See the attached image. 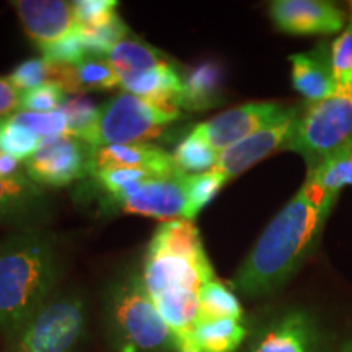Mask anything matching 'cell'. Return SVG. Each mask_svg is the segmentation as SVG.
<instances>
[{"instance_id":"6da1fadb","label":"cell","mask_w":352,"mask_h":352,"mask_svg":"<svg viewBox=\"0 0 352 352\" xmlns=\"http://www.w3.org/2000/svg\"><path fill=\"white\" fill-rule=\"evenodd\" d=\"M336 197L307 176L241 263L232 279L233 289L248 298L279 292L311 254Z\"/></svg>"},{"instance_id":"7a4b0ae2","label":"cell","mask_w":352,"mask_h":352,"mask_svg":"<svg viewBox=\"0 0 352 352\" xmlns=\"http://www.w3.org/2000/svg\"><path fill=\"white\" fill-rule=\"evenodd\" d=\"M140 271L158 314L182 349L189 347L199 310V290L215 279L195 223L186 219L160 223L148 241Z\"/></svg>"},{"instance_id":"3957f363","label":"cell","mask_w":352,"mask_h":352,"mask_svg":"<svg viewBox=\"0 0 352 352\" xmlns=\"http://www.w3.org/2000/svg\"><path fill=\"white\" fill-rule=\"evenodd\" d=\"M63 254L51 233L32 228L0 243V334L15 338L56 296Z\"/></svg>"},{"instance_id":"277c9868","label":"cell","mask_w":352,"mask_h":352,"mask_svg":"<svg viewBox=\"0 0 352 352\" xmlns=\"http://www.w3.org/2000/svg\"><path fill=\"white\" fill-rule=\"evenodd\" d=\"M103 305L107 338L116 352L182 351L148 296L142 271L138 267L114 277L104 292Z\"/></svg>"},{"instance_id":"5b68a950","label":"cell","mask_w":352,"mask_h":352,"mask_svg":"<svg viewBox=\"0 0 352 352\" xmlns=\"http://www.w3.org/2000/svg\"><path fill=\"white\" fill-rule=\"evenodd\" d=\"M352 139V87L338 82L328 98L300 108L283 151L298 153L315 170Z\"/></svg>"},{"instance_id":"8992f818","label":"cell","mask_w":352,"mask_h":352,"mask_svg":"<svg viewBox=\"0 0 352 352\" xmlns=\"http://www.w3.org/2000/svg\"><path fill=\"white\" fill-rule=\"evenodd\" d=\"M107 57L127 94L140 96L157 107L179 109L183 72L164 51L129 34Z\"/></svg>"},{"instance_id":"52a82bcc","label":"cell","mask_w":352,"mask_h":352,"mask_svg":"<svg viewBox=\"0 0 352 352\" xmlns=\"http://www.w3.org/2000/svg\"><path fill=\"white\" fill-rule=\"evenodd\" d=\"M88 327V305L77 292L56 294L21 331L7 352H76Z\"/></svg>"},{"instance_id":"ba28073f","label":"cell","mask_w":352,"mask_h":352,"mask_svg":"<svg viewBox=\"0 0 352 352\" xmlns=\"http://www.w3.org/2000/svg\"><path fill=\"white\" fill-rule=\"evenodd\" d=\"M179 116L182 109L157 107L140 96L122 91L100 107L95 148L155 139Z\"/></svg>"},{"instance_id":"9c48e42d","label":"cell","mask_w":352,"mask_h":352,"mask_svg":"<svg viewBox=\"0 0 352 352\" xmlns=\"http://www.w3.org/2000/svg\"><path fill=\"white\" fill-rule=\"evenodd\" d=\"M184 179L186 173L182 170L171 175H151L126 184L113 195L94 196V199L107 214H138L168 222L184 215Z\"/></svg>"},{"instance_id":"30bf717a","label":"cell","mask_w":352,"mask_h":352,"mask_svg":"<svg viewBox=\"0 0 352 352\" xmlns=\"http://www.w3.org/2000/svg\"><path fill=\"white\" fill-rule=\"evenodd\" d=\"M241 352H331V338L314 311L294 307L264 320Z\"/></svg>"},{"instance_id":"8fae6325","label":"cell","mask_w":352,"mask_h":352,"mask_svg":"<svg viewBox=\"0 0 352 352\" xmlns=\"http://www.w3.org/2000/svg\"><path fill=\"white\" fill-rule=\"evenodd\" d=\"M95 148L72 134L44 142L25 162L26 176L41 188L59 189L91 176Z\"/></svg>"},{"instance_id":"7c38bea8","label":"cell","mask_w":352,"mask_h":352,"mask_svg":"<svg viewBox=\"0 0 352 352\" xmlns=\"http://www.w3.org/2000/svg\"><path fill=\"white\" fill-rule=\"evenodd\" d=\"M287 109L289 107L277 101H254L220 113L197 124L195 131L202 139L208 140L210 147L217 152H223L233 144L250 138L254 132L279 120Z\"/></svg>"},{"instance_id":"4fadbf2b","label":"cell","mask_w":352,"mask_h":352,"mask_svg":"<svg viewBox=\"0 0 352 352\" xmlns=\"http://www.w3.org/2000/svg\"><path fill=\"white\" fill-rule=\"evenodd\" d=\"M298 113H300L298 107H289L279 120L220 152L217 164L212 170L230 182L232 178H236L243 171L270 157L271 153L283 151L296 124Z\"/></svg>"},{"instance_id":"5bb4252c","label":"cell","mask_w":352,"mask_h":352,"mask_svg":"<svg viewBox=\"0 0 352 352\" xmlns=\"http://www.w3.org/2000/svg\"><path fill=\"white\" fill-rule=\"evenodd\" d=\"M270 16L277 30L297 36L340 33L347 21L346 12L328 0H274Z\"/></svg>"},{"instance_id":"9a60e30c","label":"cell","mask_w":352,"mask_h":352,"mask_svg":"<svg viewBox=\"0 0 352 352\" xmlns=\"http://www.w3.org/2000/svg\"><path fill=\"white\" fill-rule=\"evenodd\" d=\"M26 36L39 51L63 39L77 26L72 2L64 0H15L12 2Z\"/></svg>"},{"instance_id":"2e32d148","label":"cell","mask_w":352,"mask_h":352,"mask_svg":"<svg viewBox=\"0 0 352 352\" xmlns=\"http://www.w3.org/2000/svg\"><path fill=\"white\" fill-rule=\"evenodd\" d=\"M50 215V199L41 186L28 176L19 179L0 178V222L36 228Z\"/></svg>"},{"instance_id":"e0dca14e","label":"cell","mask_w":352,"mask_h":352,"mask_svg":"<svg viewBox=\"0 0 352 352\" xmlns=\"http://www.w3.org/2000/svg\"><path fill=\"white\" fill-rule=\"evenodd\" d=\"M292 85L307 103L328 98L336 90L338 80L333 72L331 47L318 44L315 51L298 52L289 57Z\"/></svg>"},{"instance_id":"ac0fdd59","label":"cell","mask_w":352,"mask_h":352,"mask_svg":"<svg viewBox=\"0 0 352 352\" xmlns=\"http://www.w3.org/2000/svg\"><path fill=\"white\" fill-rule=\"evenodd\" d=\"M107 168H140L157 175H171L179 170L171 153L147 142L95 148L91 175Z\"/></svg>"},{"instance_id":"d6986e66","label":"cell","mask_w":352,"mask_h":352,"mask_svg":"<svg viewBox=\"0 0 352 352\" xmlns=\"http://www.w3.org/2000/svg\"><path fill=\"white\" fill-rule=\"evenodd\" d=\"M226 69L215 59L202 60L183 72L178 107L183 111H208L223 101Z\"/></svg>"},{"instance_id":"ffe728a7","label":"cell","mask_w":352,"mask_h":352,"mask_svg":"<svg viewBox=\"0 0 352 352\" xmlns=\"http://www.w3.org/2000/svg\"><path fill=\"white\" fill-rule=\"evenodd\" d=\"M51 82L72 96L113 90L120 85V77L107 56L90 54L74 65L54 64Z\"/></svg>"},{"instance_id":"44dd1931","label":"cell","mask_w":352,"mask_h":352,"mask_svg":"<svg viewBox=\"0 0 352 352\" xmlns=\"http://www.w3.org/2000/svg\"><path fill=\"white\" fill-rule=\"evenodd\" d=\"M246 336L248 331L239 320L196 321L191 333V346L197 352H235Z\"/></svg>"},{"instance_id":"7402d4cb","label":"cell","mask_w":352,"mask_h":352,"mask_svg":"<svg viewBox=\"0 0 352 352\" xmlns=\"http://www.w3.org/2000/svg\"><path fill=\"white\" fill-rule=\"evenodd\" d=\"M232 318L241 321L243 308L235 294L220 280L214 279L199 290V310L196 321Z\"/></svg>"},{"instance_id":"603a6c76","label":"cell","mask_w":352,"mask_h":352,"mask_svg":"<svg viewBox=\"0 0 352 352\" xmlns=\"http://www.w3.org/2000/svg\"><path fill=\"white\" fill-rule=\"evenodd\" d=\"M307 176L331 195H340L342 188L352 186V139L315 170L307 171Z\"/></svg>"},{"instance_id":"cb8c5ba5","label":"cell","mask_w":352,"mask_h":352,"mask_svg":"<svg viewBox=\"0 0 352 352\" xmlns=\"http://www.w3.org/2000/svg\"><path fill=\"white\" fill-rule=\"evenodd\" d=\"M60 111L67 118V134L85 140L95 148L100 118V107H96L95 101L85 95L67 96Z\"/></svg>"},{"instance_id":"d4e9b609","label":"cell","mask_w":352,"mask_h":352,"mask_svg":"<svg viewBox=\"0 0 352 352\" xmlns=\"http://www.w3.org/2000/svg\"><path fill=\"white\" fill-rule=\"evenodd\" d=\"M220 152L209 145L206 139H202L197 132L192 129L186 138L179 140L175 152L171 153L176 166L186 175L204 173L212 170L217 164Z\"/></svg>"},{"instance_id":"484cf974","label":"cell","mask_w":352,"mask_h":352,"mask_svg":"<svg viewBox=\"0 0 352 352\" xmlns=\"http://www.w3.org/2000/svg\"><path fill=\"white\" fill-rule=\"evenodd\" d=\"M226 183L227 179L214 170L204 171V173L186 175V179H184L186 209H184L183 217L192 222L197 217V214L219 195L220 189L226 186Z\"/></svg>"},{"instance_id":"4316f807","label":"cell","mask_w":352,"mask_h":352,"mask_svg":"<svg viewBox=\"0 0 352 352\" xmlns=\"http://www.w3.org/2000/svg\"><path fill=\"white\" fill-rule=\"evenodd\" d=\"M83 41H85L88 51L94 56H108V52L121 43L122 39L129 36L131 32L127 25L121 20L120 15L113 16L111 20L104 21L98 26H78Z\"/></svg>"},{"instance_id":"83f0119b","label":"cell","mask_w":352,"mask_h":352,"mask_svg":"<svg viewBox=\"0 0 352 352\" xmlns=\"http://www.w3.org/2000/svg\"><path fill=\"white\" fill-rule=\"evenodd\" d=\"M43 145V140L34 135L26 127L16 124L12 118L0 120V152L19 158H26L33 155Z\"/></svg>"},{"instance_id":"f1b7e54d","label":"cell","mask_w":352,"mask_h":352,"mask_svg":"<svg viewBox=\"0 0 352 352\" xmlns=\"http://www.w3.org/2000/svg\"><path fill=\"white\" fill-rule=\"evenodd\" d=\"M12 121L16 124L26 127L32 131L34 135L44 142L59 138V135L67 134V118L60 111L52 113H32V111H19L13 114Z\"/></svg>"},{"instance_id":"f546056e","label":"cell","mask_w":352,"mask_h":352,"mask_svg":"<svg viewBox=\"0 0 352 352\" xmlns=\"http://www.w3.org/2000/svg\"><path fill=\"white\" fill-rule=\"evenodd\" d=\"M52 67L54 64L50 63L46 57H30L8 74L7 80L23 94V91L32 90L43 83L51 82Z\"/></svg>"},{"instance_id":"4dcf8cb0","label":"cell","mask_w":352,"mask_h":352,"mask_svg":"<svg viewBox=\"0 0 352 352\" xmlns=\"http://www.w3.org/2000/svg\"><path fill=\"white\" fill-rule=\"evenodd\" d=\"M67 94L56 82H46L43 85L21 94V107L23 111L32 113H52L59 111Z\"/></svg>"},{"instance_id":"1f68e13d","label":"cell","mask_w":352,"mask_h":352,"mask_svg":"<svg viewBox=\"0 0 352 352\" xmlns=\"http://www.w3.org/2000/svg\"><path fill=\"white\" fill-rule=\"evenodd\" d=\"M43 57H46L47 60L52 64H65V65H74L80 63L82 59H85L87 56H90L85 41H83L80 32L76 26L74 32L65 34L63 39L47 46L46 50H43Z\"/></svg>"},{"instance_id":"d6a6232c","label":"cell","mask_w":352,"mask_h":352,"mask_svg":"<svg viewBox=\"0 0 352 352\" xmlns=\"http://www.w3.org/2000/svg\"><path fill=\"white\" fill-rule=\"evenodd\" d=\"M331 63L336 80L341 83L349 82L352 76V2L344 30L331 46Z\"/></svg>"},{"instance_id":"836d02e7","label":"cell","mask_w":352,"mask_h":352,"mask_svg":"<svg viewBox=\"0 0 352 352\" xmlns=\"http://www.w3.org/2000/svg\"><path fill=\"white\" fill-rule=\"evenodd\" d=\"M118 6L114 0H77L72 10L78 26H98L118 15Z\"/></svg>"},{"instance_id":"e575fe53","label":"cell","mask_w":352,"mask_h":352,"mask_svg":"<svg viewBox=\"0 0 352 352\" xmlns=\"http://www.w3.org/2000/svg\"><path fill=\"white\" fill-rule=\"evenodd\" d=\"M21 107V94L7 80L0 77V120L13 116Z\"/></svg>"},{"instance_id":"d590c367","label":"cell","mask_w":352,"mask_h":352,"mask_svg":"<svg viewBox=\"0 0 352 352\" xmlns=\"http://www.w3.org/2000/svg\"><path fill=\"white\" fill-rule=\"evenodd\" d=\"M25 164H20L19 158L0 152V178L2 179H19L25 178Z\"/></svg>"},{"instance_id":"8d00e7d4","label":"cell","mask_w":352,"mask_h":352,"mask_svg":"<svg viewBox=\"0 0 352 352\" xmlns=\"http://www.w3.org/2000/svg\"><path fill=\"white\" fill-rule=\"evenodd\" d=\"M338 352H352V338H351V340L342 342L340 351H338Z\"/></svg>"},{"instance_id":"74e56055","label":"cell","mask_w":352,"mask_h":352,"mask_svg":"<svg viewBox=\"0 0 352 352\" xmlns=\"http://www.w3.org/2000/svg\"><path fill=\"white\" fill-rule=\"evenodd\" d=\"M179 352H197V351L192 346H189V347H184V349H182Z\"/></svg>"},{"instance_id":"f35d334b","label":"cell","mask_w":352,"mask_h":352,"mask_svg":"<svg viewBox=\"0 0 352 352\" xmlns=\"http://www.w3.org/2000/svg\"><path fill=\"white\" fill-rule=\"evenodd\" d=\"M349 83H351V87H352V76H351V78H349Z\"/></svg>"}]
</instances>
